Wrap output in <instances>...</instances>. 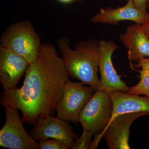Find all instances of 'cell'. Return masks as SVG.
<instances>
[{
	"label": "cell",
	"instance_id": "obj_1",
	"mask_svg": "<svg viewBox=\"0 0 149 149\" xmlns=\"http://www.w3.org/2000/svg\"><path fill=\"white\" fill-rule=\"evenodd\" d=\"M25 74L22 86L4 92L1 103L20 110L22 121L34 125L40 116H53L69 75L55 47L48 43Z\"/></svg>",
	"mask_w": 149,
	"mask_h": 149
},
{
	"label": "cell",
	"instance_id": "obj_2",
	"mask_svg": "<svg viewBox=\"0 0 149 149\" xmlns=\"http://www.w3.org/2000/svg\"><path fill=\"white\" fill-rule=\"evenodd\" d=\"M57 45L69 76L89 85L95 92L99 91V42L95 40L80 41L73 50L70 47L69 40L62 37L58 40Z\"/></svg>",
	"mask_w": 149,
	"mask_h": 149
},
{
	"label": "cell",
	"instance_id": "obj_3",
	"mask_svg": "<svg viewBox=\"0 0 149 149\" xmlns=\"http://www.w3.org/2000/svg\"><path fill=\"white\" fill-rule=\"evenodd\" d=\"M1 45L26 59L29 64L36 61L41 46V40L30 22L11 24L2 35Z\"/></svg>",
	"mask_w": 149,
	"mask_h": 149
},
{
	"label": "cell",
	"instance_id": "obj_4",
	"mask_svg": "<svg viewBox=\"0 0 149 149\" xmlns=\"http://www.w3.org/2000/svg\"><path fill=\"white\" fill-rule=\"evenodd\" d=\"M112 110L109 94L96 91L81 111L79 122L83 128L91 130L95 136L100 135L108 124Z\"/></svg>",
	"mask_w": 149,
	"mask_h": 149
},
{
	"label": "cell",
	"instance_id": "obj_5",
	"mask_svg": "<svg viewBox=\"0 0 149 149\" xmlns=\"http://www.w3.org/2000/svg\"><path fill=\"white\" fill-rule=\"evenodd\" d=\"M94 91L91 86H85L81 82L68 80L56 109V117L68 122H79L80 113Z\"/></svg>",
	"mask_w": 149,
	"mask_h": 149
},
{
	"label": "cell",
	"instance_id": "obj_6",
	"mask_svg": "<svg viewBox=\"0 0 149 149\" xmlns=\"http://www.w3.org/2000/svg\"><path fill=\"white\" fill-rule=\"evenodd\" d=\"M6 122L0 130V146L10 149H40V145L26 132L18 110L5 107Z\"/></svg>",
	"mask_w": 149,
	"mask_h": 149
},
{
	"label": "cell",
	"instance_id": "obj_7",
	"mask_svg": "<svg viewBox=\"0 0 149 149\" xmlns=\"http://www.w3.org/2000/svg\"><path fill=\"white\" fill-rule=\"evenodd\" d=\"M149 111L129 113L114 118L101 133L95 136L89 149H97L101 139L104 137L109 149H129V138L130 126L136 119L148 115Z\"/></svg>",
	"mask_w": 149,
	"mask_h": 149
},
{
	"label": "cell",
	"instance_id": "obj_8",
	"mask_svg": "<svg viewBox=\"0 0 149 149\" xmlns=\"http://www.w3.org/2000/svg\"><path fill=\"white\" fill-rule=\"evenodd\" d=\"M118 46L113 41H99L98 67L100 73L99 91L109 94L116 91L127 93L129 88L126 83L121 80L115 69L112 61V55Z\"/></svg>",
	"mask_w": 149,
	"mask_h": 149
},
{
	"label": "cell",
	"instance_id": "obj_9",
	"mask_svg": "<svg viewBox=\"0 0 149 149\" xmlns=\"http://www.w3.org/2000/svg\"><path fill=\"white\" fill-rule=\"evenodd\" d=\"M53 116H40L30 131V136L35 141L52 139L62 141L72 148L77 135L68 121Z\"/></svg>",
	"mask_w": 149,
	"mask_h": 149
},
{
	"label": "cell",
	"instance_id": "obj_10",
	"mask_svg": "<svg viewBox=\"0 0 149 149\" xmlns=\"http://www.w3.org/2000/svg\"><path fill=\"white\" fill-rule=\"evenodd\" d=\"M29 64L21 56L0 46V82L4 92L16 88Z\"/></svg>",
	"mask_w": 149,
	"mask_h": 149
},
{
	"label": "cell",
	"instance_id": "obj_11",
	"mask_svg": "<svg viewBox=\"0 0 149 149\" xmlns=\"http://www.w3.org/2000/svg\"><path fill=\"white\" fill-rule=\"evenodd\" d=\"M147 14V12L136 8L132 2L128 1L125 6L121 7L101 9L100 13L94 15L91 21L93 23L100 22L117 25L119 22L129 20L141 24L145 20Z\"/></svg>",
	"mask_w": 149,
	"mask_h": 149
},
{
	"label": "cell",
	"instance_id": "obj_12",
	"mask_svg": "<svg viewBox=\"0 0 149 149\" xmlns=\"http://www.w3.org/2000/svg\"><path fill=\"white\" fill-rule=\"evenodd\" d=\"M121 42L128 49V58L139 63L142 58L149 57V40L141 24H134L127 27L125 33L120 36Z\"/></svg>",
	"mask_w": 149,
	"mask_h": 149
},
{
	"label": "cell",
	"instance_id": "obj_13",
	"mask_svg": "<svg viewBox=\"0 0 149 149\" xmlns=\"http://www.w3.org/2000/svg\"><path fill=\"white\" fill-rule=\"evenodd\" d=\"M109 95L112 102L113 110L107 125L114 118L121 115L129 113L149 112L148 97H140L120 91L111 92Z\"/></svg>",
	"mask_w": 149,
	"mask_h": 149
},
{
	"label": "cell",
	"instance_id": "obj_14",
	"mask_svg": "<svg viewBox=\"0 0 149 149\" xmlns=\"http://www.w3.org/2000/svg\"><path fill=\"white\" fill-rule=\"evenodd\" d=\"M134 67L141 68L140 70L133 68L140 73L139 77L141 80L137 85L129 88L127 93L136 95H144L149 97V59L142 58L138 63L135 64Z\"/></svg>",
	"mask_w": 149,
	"mask_h": 149
},
{
	"label": "cell",
	"instance_id": "obj_15",
	"mask_svg": "<svg viewBox=\"0 0 149 149\" xmlns=\"http://www.w3.org/2000/svg\"><path fill=\"white\" fill-rule=\"evenodd\" d=\"M94 133L91 130L83 128L82 136L74 143L72 149H89L91 143V139Z\"/></svg>",
	"mask_w": 149,
	"mask_h": 149
},
{
	"label": "cell",
	"instance_id": "obj_16",
	"mask_svg": "<svg viewBox=\"0 0 149 149\" xmlns=\"http://www.w3.org/2000/svg\"><path fill=\"white\" fill-rule=\"evenodd\" d=\"M40 149H68L69 147L63 142L56 139L39 141Z\"/></svg>",
	"mask_w": 149,
	"mask_h": 149
},
{
	"label": "cell",
	"instance_id": "obj_17",
	"mask_svg": "<svg viewBox=\"0 0 149 149\" xmlns=\"http://www.w3.org/2000/svg\"><path fill=\"white\" fill-rule=\"evenodd\" d=\"M127 1H131L135 7L139 10L147 12V9L148 8L147 6V0H127Z\"/></svg>",
	"mask_w": 149,
	"mask_h": 149
},
{
	"label": "cell",
	"instance_id": "obj_18",
	"mask_svg": "<svg viewBox=\"0 0 149 149\" xmlns=\"http://www.w3.org/2000/svg\"><path fill=\"white\" fill-rule=\"evenodd\" d=\"M141 25L145 34L149 40V13L147 14L145 20Z\"/></svg>",
	"mask_w": 149,
	"mask_h": 149
},
{
	"label": "cell",
	"instance_id": "obj_19",
	"mask_svg": "<svg viewBox=\"0 0 149 149\" xmlns=\"http://www.w3.org/2000/svg\"><path fill=\"white\" fill-rule=\"evenodd\" d=\"M58 2L63 4H69L75 1H80L84 0H55Z\"/></svg>",
	"mask_w": 149,
	"mask_h": 149
},
{
	"label": "cell",
	"instance_id": "obj_20",
	"mask_svg": "<svg viewBox=\"0 0 149 149\" xmlns=\"http://www.w3.org/2000/svg\"><path fill=\"white\" fill-rule=\"evenodd\" d=\"M147 7L149 8V0L147 1Z\"/></svg>",
	"mask_w": 149,
	"mask_h": 149
}]
</instances>
